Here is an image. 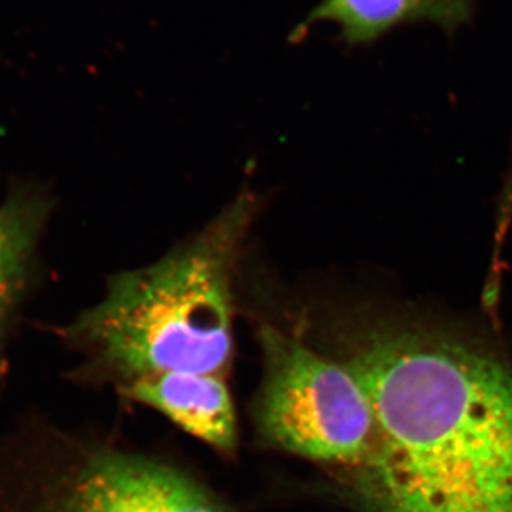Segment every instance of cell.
Segmentation results:
<instances>
[{"label": "cell", "mask_w": 512, "mask_h": 512, "mask_svg": "<svg viewBox=\"0 0 512 512\" xmlns=\"http://www.w3.org/2000/svg\"><path fill=\"white\" fill-rule=\"evenodd\" d=\"M254 208L241 195L183 248L114 276L103 301L69 330L87 375L117 390L163 373L227 376L232 274Z\"/></svg>", "instance_id": "7a4b0ae2"}, {"label": "cell", "mask_w": 512, "mask_h": 512, "mask_svg": "<svg viewBox=\"0 0 512 512\" xmlns=\"http://www.w3.org/2000/svg\"><path fill=\"white\" fill-rule=\"evenodd\" d=\"M119 393L164 414L222 454L232 456L237 450V412L225 376L163 373L127 384Z\"/></svg>", "instance_id": "5b68a950"}, {"label": "cell", "mask_w": 512, "mask_h": 512, "mask_svg": "<svg viewBox=\"0 0 512 512\" xmlns=\"http://www.w3.org/2000/svg\"><path fill=\"white\" fill-rule=\"evenodd\" d=\"M47 204L35 194H18L0 207V335L18 301L40 232Z\"/></svg>", "instance_id": "52a82bcc"}, {"label": "cell", "mask_w": 512, "mask_h": 512, "mask_svg": "<svg viewBox=\"0 0 512 512\" xmlns=\"http://www.w3.org/2000/svg\"><path fill=\"white\" fill-rule=\"evenodd\" d=\"M264 373L254 421L266 444L342 470L365 457L372 410L362 386L342 363L298 335L259 329Z\"/></svg>", "instance_id": "3957f363"}, {"label": "cell", "mask_w": 512, "mask_h": 512, "mask_svg": "<svg viewBox=\"0 0 512 512\" xmlns=\"http://www.w3.org/2000/svg\"><path fill=\"white\" fill-rule=\"evenodd\" d=\"M333 359L372 410L365 457L346 468L362 512H512V359L440 323L362 309Z\"/></svg>", "instance_id": "6da1fadb"}, {"label": "cell", "mask_w": 512, "mask_h": 512, "mask_svg": "<svg viewBox=\"0 0 512 512\" xmlns=\"http://www.w3.org/2000/svg\"><path fill=\"white\" fill-rule=\"evenodd\" d=\"M512 222V164L510 173L505 180L503 191H501V200L498 204L497 222H495L494 248L495 258L503 256V247L505 238H507L508 229Z\"/></svg>", "instance_id": "ba28073f"}, {"label": "cell", "mask_w": 512, "mask_h": 512, "mask_svg": "<svg viewBox=\"0 0 512 512\" xmlns=\"http://www.w3.org/2000/svg\"><path fill=\"white\" fill-rule=\"evenodd\" d=\"M32 512H235L180 468L106 446H77Z\"/></svg>", "instance_id": "277c9868"}, {"label": "cell", "mask_w": 512, "mask_h": 512, "mask_svg": "<svg viewBox=\"0 0 512 512\" xmlns=\"http://www.w3.org/2000/svg\"><path fill=\"white\" fill-rule=\"evenodd\" d=\"M473 0H322L303 20L296 35L315 23H333L349 45H363L379 39L403 23H437L447 30L466 23Z\"/></svg>", "instance_id": "8992f818"}]
</instances>
